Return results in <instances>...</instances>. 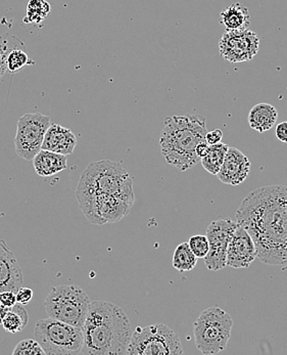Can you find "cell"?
<instances>
[{
    "mask_svg": "<svg viewBox=\"0 0 287 355\" xmlns=\"http://www.w3.org/2000/svg\"><path fill=\"white\" fill-rule=\"evenodd\" d=\"M237 219L252 236L260 261L286 266L287 187H262L250 191L237 209Z\"/></svg>",
    "mask_w": 287,
    "mask_h": 355,
    "instance_id": "obj_1",
    "label": "cell"
},
{
    "mask_svg": "<svg viewBox=\"0 0 287 355\" xmlns=\"http://www.w3.org/2000/svg\"><path fill=\"white\" fill-rule=\"evenodd\" d=\"M84 344L80 354H127L132 330L125 311L108 301H94L82 328Z\"/></svg>",
    "mask_w": 287,
    "mask_h": 355,
    "instance_id": "obj_2",
    "label": "cell"
},
{
    "mask_svg": "<svg viewBox=\"0 0 287 355\" xmlns=\"http://www.w3.org/2000/svg\"><path fill=\"white\" fill-rule=\"evenodd\" d=\"M205 118L201 115L167 117L160 137V152L168 164L181 171L192 169L201 161L196 148L205 141Z\"/></svg>",
    "mask_w": 287,
    "mask_h": 355,
    "instance_id": "obj_3",
    "label": "cell"
},
{
    "mask_svg": "<svg viewBox=\"0 0 287 355\" xmlns=\"http://www.w3.org/2000/svg\"><path fill=\"white\" fill-rule=\"evenodd\" d=\"M76 195H106L135 202L133 180L120 163L110 160L91 163L81 174Z\"/></svg>",
    "mask_w": 287,
    "mask_h": 355,
    "instance_id": "obj_4",
    "label": "cell"
},
{
    "mask_svg": "<svg viewBox=\"0 0 287 355\" xmlns=\"http://www.w3.org/2000/svg\"><path fill=\"white\" fill-rule=\"evenodd\" d=\"M91 302L87 293L76 285L51 288L45 298L48 318L61 320L77 328H83Z\"/></svg>",
    "mask_w": 287,
    "mask_h": 355,
    "instance_id": "obj_5",
    "label": "cell"
},
{
    "mask_svg": "<svg viewBox=\"0 0 287 355\" xmlns=\"http://www.w3.org/2000/svg\"><path fill=\"white\" fill-rule=\"evenodd\" d=\"M230 314L218 306L209 307L199 314L194 324L196 345L205 355L219 354L227 347L232 331Z\"/></svg>",
    "mask_w": 287,
    "mask_h": 355,
    "instance_id": "obj_6",
    "label": "cell"
},
{
    "mask_svg": "<svg viewBox=\"0 0 287 355\" xmlns=\"http://www.w3.org/2000/svg\"><path fill=\"white\" fill-rule=\"evenodd\" d=\"M34 338L48 355L80 354L84 344L82 329L51 318L36 322Z\"/></svg>",
    "mask_w": 287,
    "mask_h": 355,
    "instance_id": "obj_7",
    "label": "cell"
},
{
    "mask_svg": "<svg viewBox=\"0 0 287 355\" xmlns=\"http://www.w3.org/2000/svg\"><path fill=\"white\" fill-rule=\"evenodd\" d=\"M183 352L179 336L164 324L136 328L127 349L129 355H180Z\"/></svg>",
    "mask_w": 287,
    "mask_h": 355,
    "instance_id": "obj_8",
    "label": "cell"
},
{
    "mask_svg": "<svg viewBox=\"0 0 287 355\" xmlns=\"http://www.w3.org/2000/svg\"><path fill=\"white\" fill-rule=\"evenodd\" d=\"M85 217L96 225L115 223L129 214L132 202L106 195H76Z\"/></svg>",
    "mask_w": 287,
    "mask_h": 355,
    "instance_id": "obj_9",
    "label": "cell"
},
{
    "mask_svg": "<svg viewBox=\"0 0 287 355\" xmlns=\"http://www.w3.org/2000/svg\"><path fill=\"white\" fill-rule=\"evenodd\" d=\"M50 124V117L41 113H29L22 116L17 125L14 141L17 155L24 160H33L41 150L45 133Z\"/></svg>",
    "mask_w": 287,
    "mask_h": 355,
    "instance_id": "obj_10",
    "label": "cell"
},
{
    "mask_svg": "<svg viewBox=\"0 0 287 355\" xmlns=\"http://www.w3.org/2000/svg\"><path fill=\"white\" fill-rule=\"evenodd\" d=\"M260 42V36L250 29L226 31L219 42L220 55L229 63L248 62L259 53Z\"/></svg>",
    "mask_w": 287,
    "mask_h": 355,
    "instance_id": "obj_11",
    "label": "cell"
},
{
    "mask_svg": "<svg viewBox=\"0 0 287 355\" xmlns=\"http://www.w3.org/2000/svg\"><path fill=\"white\" fill-rule=\"evenodd\" d=\"M237 223L231 219H219L210 223L207 229L210 249L205 259L207 270L218 272L226 266L227 248Z\"/></svg>",
    "mask_w": 287,
    "mask_h": 355,
    "instance_id": "obj_12",
    "label": "cell"
},
{
    "mask_svg": "<svg viewBox=\"0 0 287 355\" xmlns=\"http://www.w3.org/2000/svg\"><path fill=\"white\" fill-rule=\"evenodd\" d=\"M256 258V246L252 236L237 223L227 248L226 266L233 268H248Z\"/></svg>",
    "mask_w": 287,
    "mask_h": 355,
    "instance_id": "obj_13",
    "label": "cell"
},
{
    "mask_svg": "<svg viewBox=\"0 0 287 355\" xmlns=\"http://www.w3.org/2000/svg\"><path fill=\"white\" fill-rule=\"evenodd\" d=\"M250 170V162L248 157L237 148H228L217 176L223 184L239 186L248 178Z\"/></svg>",
    "mask_w": 287,
    "mask_h": 355,
    "instance_id": "obj_14",
    "label": "cell"
},
{
    "mask_svg": "<svg viewBox=\"0 0 287 355\" xmlns=\"http://www.w3.org/2000/svg\"><path fill=\"white\" fill-rule=\"evenodd\" d=\"M23 282V270L16 255L6 241L0 240V292H16Z\"/></svg>",
    "mask_w": 287,
    "mask_h": 355,
    "instance_id": "obj_15",
    "label": "cell"
},
{
    "mask_svg": "<svg viewBox=\"0 0 287 355\" xmlns=\"http://www.w3.org/2000/svg\"><path fill=\"white\" fill-rule=\"evenodd\" d=\"M76 146V135L70 129L59 124H50L45 133L41 148L68 156L74 153Z\"/></svg>",
    "mask_w": 287,
    "mask_h": 355,
    "instance_id": "obj_16",
    "label": "cell"
},
{
    "mask_svg": "<svg viewBox=\"0 0 287 355\" xmlns=\"http://www.w3.org/2000/svg\"><path fill=\"white\" fill-rule=\"evenodd\" d=\"M32 161L36 173L41 178L55 175L68 167V160L65 155L57 154L44 148L36 154Z\"/></svg>",
    "mask_w": 287,
    "mask_h": 355,
    "instance_id": "obj_17",
    "label": "cell"
},
{
    "mask_svg": "<svg viewBox=\"0 0 287 355\" xmlns=\"http://www.w3.org/2000/svg\"><path fill=\"white\" fill-rule=\"evenodd\" d=\"M278 119V112L274 105L261 103L254 105L248 114L250 128L258 132H265L275 126Z\"/></svg>",
    "mask_w": 287,
    "mask_h": 355,
    "instance_id": "obj_18",
    "label": "cell"
},
{
    "mask_svg": "<svg viewBox=\"0 0 287 355\" xmlns=\"http://www.w3.org/2000/svg\"><path fill=\"white\" fill-rule=\"evenodd\" d=\"M219 21L226 31L248 29L250 25V12L248 8L237 2L222 10Z\"/></svg>",
    "mask_w": 287,
    "mask_h": 355,
    "instance_id": "obj_19",
    "label": "cell"
},
{
    "mask_svg": "<svg viewBox=\"0 0 287 355\" xmlns=\"http://www.w3.org/2000/svg\"><path fill=\"white\" fill-rule=\"evenodd\" d=\"M28 320H29V316L24 309V305L17 303L14 306L8 307V311L4 315L1 324L6 332L16 334L25 329Z\"/></svg>",
    "mask_w": 287,
    "mask_h": 355,
    "instance_id": "obj_20",
    "label": "cell"
},
{
    "mask_svg": "<svg viewBox=\"0 0 287 355\" xmlns=\"http://www.w3.org/2000/svg\"><path fill=\"white\" fill-rule=\"evenodd\" d=\"M228 148V146L222 143L210 145L207 155L201 159L203 167L213 175H217L223 162H224L225 155H226Z\"/></svg>",
    "mask_w": 287,
    "mask_h": 355,
    "instance_id": "obj_21",
    "label": "cell"
},
{
    "mask_svg": "<svg viewBox=\"0 0 287 355\" xmlns=\"http://www.w3.org/2000/svg\"><path fill=\"white\" fill-rule=\"evenodd\" d=\"M196 263H198V257L189 248L187 242L182 243L175 249L172 264L173 268H176L178 272H190L196 268Z\"/></svg>",
    "mask_w": 287,
    "mask_h": 355,
    "instance_id": "obj_22",
    "label": "cell"
},
{
    "mask_svg": "<svg viewBox=\"0 0 287 355\" xmlns=\"http://www.w3.org/2000/svg\"><path fill=\"white\" fill-rule=\"evenodd\" d=\"M50 12V6L45 0H30L27 6V15L24 18L26 24H34L39 25L46 20Z\"/></svg>",
    "mask_w": 287,
    "mask_h": 355,
    "instance_id": "obj_23",
    "label": "cell"
},
{
    "mask_svg": "<svg viewBox=\"0 0 287 355\" xmlns=\"http://www.w3.org/2000/svg\"><path fill=\"white\" fill-rule=\"evenodd\" d=\"M34 64L35 63L28 57L25 47L24 49H12L6 57V69L12 74H16L19 71L22 70L25 66Z\"/></svg>",
    "mask_w": 287,
    "mask_h": 355,
    "instance_id": "obj_24",
    "label": "cell"
},
{
    "mask_svg": "<svg viewBox=\"0 0 287 355\" xmlns=\"http://www.w3.org/2000/svg\"><path fill=\"white\" fill-rule=\"evenodd\" d=\"M12 355H45V352L37 340L26 339L17 344Z\"/></svg>",
    "mask_w": 287,
    "mask_h": 355,
    "instance_id": "obj_25",
    "label": "cell"
},
{
    "mask_svg": "<svg viewBox=\"0 0 287 355\" xmlns=\"http://www.w3.org/2000/svg\"><path fill=\"white\" fill-rule=\"evenodd\" d=\"M187 243L189 248L198 258H205L209 253L210 245L207 236L198 234V236H192Z\"/></svg>",
    "mask_w": 287,
    "mask_h": 355,
    "instance_id": "obj_26",
    "label": "cell"
},
{
    "mask_svg": "<svg viewBox=\"0 0 287 355\" xmlns=\"http://www.w3.org/2000/svg\"><path fill=\"white\" fill-rule=\"evenodd\" d=\"M17 303L27 305L33 298V290L30 288L20 287L16 293Z\"/></svg>",
    "mask_w": 287,
    "mask_h": 355,
    "instance_id": "obj_27",
    "label": "cell"
},
{
    "mask_svg": "<svg viewBox=\"0 0 287 355\" xmlns=\"http://www.w3.org/2000/svg\"><path fill=\"white\" fill-rule=\"evenodd\" d=\"M0 304L6 307H12L17 304L16 293L14 291L0 292Z\"/></svg>",
    "mask_w": 287,
    "mask_h": 355,
    "instance_id": "obj_28",
    "label": "cell"
},
{
    "mask_svg": "<svg viewBox=\"0 0 287 355\" xmlns=\"http://www.w3.org/2000/svg\"><path fill=\"white\" fill-rule=\"evenodd\" d=\"M223 139V132L220 129H215L213 131H207L205 133V141L209 145H216V144L221 143Z\"/></svg>",
    "mask_w": 287,
    "mask_h": 355,
    "instance_id": "obj_29",
    "label": "cell"
},
{
    "mask_svg": "<svg viewBox=\"0 0 287 355\" xmlns=\"http://www.w3.org/2000/svg\"><path fill=\"white\" fill-rule=\"evenodd\" d=\"M275 135L280 141L287 144V121L281 122L276 126Z\"/></svg>",
    "mask_w": 287,
    "mask_h": 355,
    "instance_id": "obj_30",
    "label": "cell"
},
{
    "mask_svg": "<svg viewBox=\"0 0 287 355\" xmlns=\"http://www.w3.org/2000/svg\"><path fill=\"white\" fill-rule=\"evenodd\" d=\"M209 144L205 141H201V143H199L198 145L196 146V156H198L199 159L203 158V157L207 155V150H209Z\"/></svg>",
    "mask_w": 287,
    "mask_h": 355,
    "instance_id": "obj_31",
    "label": "cell"
},
{
    "mask_svg": "<svg viewBox=\"0 0 287 355\" xmlns=\"http://www.w3.org/2000/svg\"><path fill=\"white\" fill-rule=\"evenodd\" d=\"M6 53L0 49V79L3 77V75L6 74Z\"/></svg>",
    "mask_w": 287,
    "mask_h": 355,
    "instance_id": "obj_32",
    "label": "cell"
},
{
    "mask_svg": "<svg viewBox=\"0 0 287 355\" xmlns=\"http://www.w3.org/2000/svg\"><path fill=\"white\" fill-rule=\"evenodd\" d=\"M8 311V307H6L3 306V305L0 304V324H2V320H3L4 315H6Z\"/></svg>",
    "mask_w": 287,
    "mask_h": 355,
    "instance_id": "obj_33",
    "label": "cell"
}]
</instances>
